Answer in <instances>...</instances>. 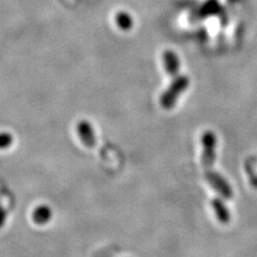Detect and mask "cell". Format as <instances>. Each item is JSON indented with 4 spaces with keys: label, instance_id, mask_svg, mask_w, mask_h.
Segmentation results:
<instances>
[{
    "label": "cell",
    "instance_id": "obj_2",
    "mask_svg": "<svg viewBox=\"0 0 257 257\" xmlns=\"http://www.w3.org/2000/svg\"><path fill=\"white\" fill-rule=\"evenodd\" d=\"M205 178L206 181L210 184L211 188L218 192L223 198L231 199L232 196H234V192H232L229 183L219 173H216L215 171L207 170L205 172Z\"/></svg>",
    "mask_w": 257,
    "mask_h": 257
},
{
    "label": "cell",
    "instance_id": "obj_8",
    "mask_svg": "<svg viewBox=\"0 0 257 257\" xmlns=\"http://www.w3.org/2000/svg\"><path fill=\"white\" fill-rule=\"evenodd\" d=\"M6 219H7V212L4 209V207L0 205V228H2L5 225Z\"/></svg>",
    "mask_w": 257,
    "mask_h": 257
},
{
    "label": "cell",
    "instance_id": "obj_4",
    "mask_svg": "<svg viewBox=\"0 0 257 257\" xmlns=\"http://www.w3.org/2000/svg\"><path fill=\"white\" fill-rule=\"evenodd\" d=\"M212 209L215 212V216L222 224H228L230 221V213L226 205L223 202L222 198L215 197L211 202Z\"/></svg>",
    "mask_w": 257,
    "mask_h": 257
},
{
    "label": "cell",
    "instance_id": "obj_7",
    "mask_svg": "<svg viewBox=\"0 0 257 257\" xmlns=\"http://www.w3.org/2000/svg\"><path fill=\"white\" fill-rule=\"evenodd\" d=\"M117 23L119 27H122V28H128L131 26V20H130V16H127L124 13H120L117 15Z\"/></svg>",
    "mask_w": 257,
    "mask_h": 257
},
{
    "label": "cell",
    "instance_id": "obj_6",
    "mask_svg": "<svg viewBox=\"0 0 257 257\" xmlns=\"http://www.w3.org/2000/svg\"><path fill=\"white\" fill-rule=\"evenodd\" d=\"M13 143V136L10 133H0V149L9 148Z\"/></svg>",
    "mask_w": 257,
    "mask_h": 257
},
{
    "label": "cell",
    "instance_id": "obj_1",
    "mask_svg": "<svg viewBox=\"0 0 257 257\" xmlns=\"http://www.w3.org/2000/svg\"><path fill=\"white\" fill-rule=\"evenodd\" d=\"M202 164L205 170H210L216 158V136L213 132L207 131L202 136Z\"/></svg>",
    "mask_w": 257,
    "mask_h": 257
},
{
    "label": "cell",
    "instance_id": "obj_5",
    "mask_svg": "<svg viewBox=\"0 0 257 257\" xmlns=\"http://www.w3.org/2000/svg\"><path fill=\"white\" fill-rule=\"evenodd\" d=\"M52 209L46 205H41L35 209L34 213H32V220L39 225H44L52 219Z\"/></svg>",
    "mask_w": 257,
    "mask_h": 257
},
{
    "label": "cell",
    "instance_id": "obj_3",
    "mask_svg": "<svg viewBox=\"0 0 257 257\" xmlns=\"http://www.w3.org/2000/svg\"><path fill=\"white\" fill-rule=\"evenodd\" d=\"M77 132L79 135L80 141L83 142L86 147L88 148H94L96 145L95 135L93 133L92 126L89 122L87 121H80L77 125Z\"/></svg>",
    "mask_w": 257,
    "mask_h": 257
}]
</instances>
